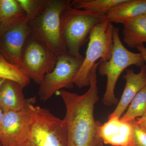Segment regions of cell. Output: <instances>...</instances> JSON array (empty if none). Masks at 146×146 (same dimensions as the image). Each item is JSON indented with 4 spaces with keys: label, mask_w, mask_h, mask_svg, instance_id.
I'll list each match as a JSON object with an SVG mask.
<instances>
[{
    "label": "cell",
    "mask_w": 146,
    "mask_h": 146,
    "mask_svg": "<svg viewBox=\"0 0 146 146\" xmlns=\"http://www.w3.org/2000/svg\"><path fill=\"white\" fill-rule=\"evenodd\" d=\"M28 136L21 146H68L65 119L56 117L48 109L33 105Z\"/></svg>",
    "instance_id": "4"
},
{
    "label": "cell",
    "mask_w": 146,
    "mask_h": 146,
    "mask_svg": "<svg viewBox=\"0 0 146 146\" xmlns=\"http://www.w3.org/2000/svg\"><path fill=\"white\" fill-rule=\"evenodd\" d=\"M123 24V39L128 46L136 48L146 43V13L128 20Z\"/></svg>",
    "instance_id": "14"
},
{
    "label": "cell",
    "mask_w": 146,
    "mask_h": 146,
    "mask_svg": "<svg viewBox=\"0 0 146 146\" xmlns=\"http://www.w3.org/2000/svg\"><path fill=\"white\" fill-rule=\"evenodd\" d=\"M20 84L5 80L0 87V108L3 112L19 111L34 104L36 97L26 99Z\"/></svg>",
    "instance_id": "13"
},
{
    "label": "cell",
    "mask_w": 146,
    "mask_h": 146,
    "mask_svg": "<svg viewBox=\"0 0 146 146\" xmlns=\"http://www.w3.org/2000/svg\"><path fill=\"white\" fill-rule=\"evenodd\" d=\"M0 146H3L2 145L1 143V141H0Z\"/></svg>",
    "instance_id": "26"
},
{
    "label": "cell",
    "mask_w": 146,
    "mask_h": 146,
    "mask_svg": "<svg viewBox=\"0 0 146 146\" xmlns=\"http://www.w3.org/2000/svg\"><path fill=\"white\" fill-rule=\"evenodd\" d=\"M71 3L70 0H48L39 15L30 22L31 35L46 45L58 57L67 52L63 19Z\"/></svg>",
    "instance_id": "2"
},
{
    "label": "cell",
    "mask_w": 146,
    "mask_h": 146,
    "mask_svg": "<svg viewBox=\"0 0 146 146\" xmlns=\"http://www.w3.org/2000/svg\"><path fill=\"white\" fill-rule=\"evenodd\" d=\"M33 105L21 111L4 112L0 123V141L3 146H21L25 143L29 132Z\"/></svg>",
    "instance_id": "10"
},
{
    "label": "cell",
    "mask_w": 146,
    "mask_h": 146,
    "mask_svg": "<svg viewBox=\"0 0 146 146\" xmlns=\"http://www.w3.org/2000/svg\"><path fill=\"white\" fill-rule=\"evenodd\" d=\"M136 120L138 124L146 132V112L141 117L136 118Z\"/></svg>",
    "instance_id": "22"
},
{
    "label": "cell",
    "mask_w": 146,
    "mask_h": 146,
    "mask_svg": "<svg viewBox=\"0 0 146 146\" xmlns=\"http://www.w3.org/2000/svg\"><path fill=\"white\" fill-rule=\"evenodd\" d=\"M132 132L130 121H123L120 118L113 117L102 124L99 134L104 144L112 146H130Z\"/></svg>",
    "instance_id": "11"
},
{
    "label": "cell",
    "mask_w": 146,
    "mask_h": 146,
    "mask_svg": "<svg viewBox=\"0 0 146 146\" xmlns=\"http://www.w3.org/2000/svg\"><path fill=\"white\" fill-rule=\"evenodd\" d=\"M112 23L106 17L97 24L89 35V43L83 63L74 80V84L80 88L90 85L89 74L91 68L98 59L109 60L113 46Z\"/></svg>",
    "instance_id": "5"
},
{
    "label": "cell",
    "mask_w": 146,
    "mask_h": 146,
    "mask_svg": "<svg viewBox=\"0 0 146 146\" xmlns=\"http://www.w3.org/2000/svg\"><path fill=\"white\" fill-rule=\"evenodd\" d=\"M126 74L123 78L126 84L121 98L115 110L109 115L108 119L117 117L121 118L122 115L130 104L137 93L146 85V65L141 68L138 73L132 69L125 70Z\"/></svg>",
    "instance_id": "12"
},
{
    "label": "cell",
    "mask_w": 146,
    "mask_h": 146,
    "mask_svg": "<svg viewBox=\"0 0 146 146\" xmlns=\"http://www.w3.org/2000/svg\"><path fill=\"white\" fill-rule=\"evenodd\" d=\"M146 112V85L137 93L129 106L127 111L121 117L123 121L141 117Z\"/></svg>",
    "instance_id": "19"
},
{
    "label": "cell",
    "mask_w": 146,
    "mask_h": 146,
    "mask_svg": "<svg viewBox=\"0 0 146 146\" xmlns=\"http://www.w3.org/2000/svg\"><path fill=\"white\" fill-rule=\"evenodd\" d=\"M126 0H74L71 1L73 8L82 9L100 15H106L113 9Z\"/></svg>",
    "instance_id": "17"
},
{
    "label": "cell",
    "mask_w": 146,
    "mask_h": 146,
    "mask_svg": "<svg viewBox=\"0 0 146 146\" xmlns=\"http://www.w3.org/2000/svg\"><path fill=\"white\" fill-rule=\"evenodd\" d=\"M100 63H95L89 72L90 87L85 94L80 95L62 89L56 93L66 107L68 146H104L99 134L102 124L94 117L95 105L99 100L96 70Z\"/></svg>",
    "instance_id": "1"
},
{
    "label": "cell",
    "mask_w": 146,
    "mask_h": 146,
    "mask_svg": "<svg viewBox=\"0 0 146 146\" xmlns=\"http://www.w3.org/2000/svg\"><path fill=\"white\" fill-rule=\"evenodd\" d=\"M84 60L82 55L76 56L67 52L58 56L54 69L45 76L39 84L38 95L41 100L47 101L63 88H73L74 79Z\"/></svg>",
    "instance_id": "7"
},
{
    "label": "cell",
    "mask_w": 146,
    "mask_h": 146,
    "mask_svg": "<svg viewBox=\"0 0 146 146\" xmlns=\"http://www.w3.org/2000/svg\"><path fill=\"white\" fill-rule=\"evenodd\" d=\"M3 112L1 108H0V123H1L2 120L3 116Z\"/></svg>",
    "instance_id": "24"
},
{
    "label": "cell",
    "mask_w": 146,
    "mask_h": 146,
    "mask_svg": "<svg viewBox=\"0 0 146 146\" xmlns=\"http://www.w3.org/2000/svg\"><path fill=\"white\" fill-rule=\"evenodd\" d=\"M119 31L118 28L114 27L111 58L108 61L101 60L98 66L100 74L107 77L106 90L102 101L107 106L118 104V99L115 94V87L123 71L131 65L141 68L145 63L141 52H131L124 46L120 39Z\"/></svg>",
    "instance_id": "3"
},
{
    "label": "cell",
    "mask_w": 146,
    "mask_h": 146,
    "mask_svg": "<svg viewBox=\"0 0 146 146\" xmlns=\"http://www.w3.org/2000/svg\"><path fill=\"white\" fill-rule=\"evenodd\" d=\"M136 48L138 50L139 52H141L143 55L145 59V62L146 63V47H145L144 44H143L136 47Z\"/></svg>",
    "instance_id": "23"
},
{
    "label": "cell",
    "mask_w": 146,
    "mask_h": 146,
    "mask_svg": "<svg viewBox=\"0 0 146 146\" xmlns=\"http://www.w3.org/2000/svg\"><path fill=\"white\" fill-rule=\"evenodd\" d=\"M5 80L3 79H0V87H1V86L2 84L4 82Z\"/></svg>",
    "instance_id": "25"
},
{
    "label": "cell",
    "mask_w": 146,
    "mask_h": 146,
    "mask_svg": "<svg viewBox=\"0 0 146 146\" xmlns=\"http://www.w3.org/2000/svg\"><path fill=\"white\" fill-rule=\"evenodd\" d=\"M133 132L130 146H146V132L136 122L130 120Z\"/></svg>",
    "instance_id": "21"
},
{
    "label": "cell",
    "mask_w": 146,
    "mask_h": 146,
    "mask_svg": "<svg viewBox=\"0 0 146 146\" xmlns=\"http://www.w3.org/2000/svg\"><path fill=\"white\" fill-rule=\"evenodd\" d=\"M31 33L30 22L26 18L0 29V54L21 69L24 48Z\"/></svg>",
    "instance_id": "9"
},
{
    "label": "cell",
    "mask_w": 146,
    "mask_h": 146,
    "mask_svg": "<svg viewBox=\"0 0 146 146\" xmlns=\"http://www.w3.org/2000/svg\"><path fill=\"white\" fill-rule=\"evenodd\" d=\"M58 56L46 45L30 34L24 48L22 70L40 84L55 67Z\"/></svg>",
    "instance_id": "8"
},
{
    "label": "cell",
    "mask_w": 146,
    "mask_h": 146,
    "mask_svg": "<svg viewBox=\"0 0 146 146\" xmlns=\"http://www.w3.org/2000/svg\"><path fill=\"white\" fill-rule=\"evenodd\" d=\"M25 18V13L17 0H0V29Z\"/></svg>",
    "instance_id": "16"
},
{
    "label": "cell",
    "mask_w": 146,
    "mask_h": 146,
    "mask_svg": "<svg viewBox=\"0 0 146 146\" xmlns=\"http://www.w3.org/2000/svg\"><path fill=\"white\" fill-rule=\"evenodd\" d=\"M106 16L73 8L70 5L63 14V33L67 52L80 55V48L89 41L91 31Z\"/></svg>",
    "instance_id": "6"
},
{
    "label": "cell",
    "mask_w": 146,
    "mask_h": 146,
    "mask_svg": "<svg viewBox=\"0 0 146 146\" xmlns=\"http://www.w3.org/2000/svg\"><path fill=\"white\" fill-rule=\"evenodd\" d=\"M0 79L16 82L26 87L31 79L22 69L11 64L0 54Z\"/></svg>",
    "instance_id": "18"
},
{
    "label": "cell",
    "mask_w": 146,
    "mask_h": 146,
    "mask_svg": "<svg viewBox=\"0 0 146 146\" xmlns=\"http://www.w3.org/2000/svg\"><path fill=\"white\" fill-rule=\"evenodd\" d=\"M146 13V0H126L106 15L112 23L123 24L125 21Z\"/></svg>",
    "instance_id": "15"
},
{
    "label": "cell",
    "mask_w": 146,
    "mask_h": 146,
    "mask_svg": "<svg viewBox=\"0 0 146 146\" xmlns=\"http://www.w3.org/2000/svg\"><path fill=\"white\" fill-rule=\"evenodd\" d=\"M26 14V19L31 22L41 12L48 0H17Z\"/></svg>",
    "instance_id": "20"
}]
</instances>
